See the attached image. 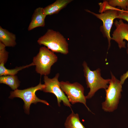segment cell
Wrapping results in <instances>:
<instances>
[{
	"mask_svg": "<svg viewBox=\"0 0 128 128\" xmlns=\"http://www.w3.org/2000/svg\"><path fill=\"white\" fill-rule=\"evenodd\" d=\"M40 45H43L54 52L67 55L69 52L68 44L66 39L58 32L48 29L37 40Z\"/></svg>",
	"mask_w": 128,
	"mask_h": 128,
	"instance_id": "1",
	"label": "cell"
},
{
	"mask_svg": "<svg viewBox=\"0 0 128 128\" xmlns=\"http://www.w3.org/2000/svg\"><path fill=\"white\" fill-rule=\"evenodd\" d=\"M82 65L87 87L90 89L86 96L87 99H90L99 89H107L110 79H105L103 78L101 76V70L99 68L94 71L91 70L85 61L83 62Z\"/></svg>",
	"mask_w": 128,
	"mask_h": 128,
	"instance_id": "2",
	"label": "cell"
},
{
	"mask_svg": "<svg viewBox=\"0 0 128 128\" xmlns=\"http://www.w3.org/2000/svg\"><path fill=\"white\" fill-rule=\"evenodd\" d=\"M111 78L108 88L105 89V100L102 103V108L105 111L111 112L116 110L122 91V85L111 72Z\"/></svg>",
	"mask_w": 128,
	"mask_h": 128,
	"instance_id": "3",
	"label": "cell"
},
{
	"mask_svg": "<svg viewBox=\"0 0 128 128\" xmlns=\"http://www.w3.org/2000/svg\"><path fill=\"white\" fill-rule=\"evenodd\" d=\"M58 59L54 52L45 46L40 48L38 53L33 58V63L36 66L35 70L41 75H47L50 73L51 68Z\"/></svg>",
	"mask_w": 128,
	"mask_h": 128,
	"instance_id": "4",
	"label": "cell"
},
{
	"mask_svg": "<svg viewBox=\"0 0 128 128\" xmlns=\"http://www.w3.org/2000/svg\"><path fill=\"white\" fill-rule=\"evenodd\" d=\"M45 87L44 84H42L40 82L38 85L34 87L22 90L17 89L11 91L9 98L13 99L17 97L22 99L24 102L23 108L25 112L28 114L29 113L30 106L32 103L36 104L38 102H40L47 105H49L46 101L39 99L35 94L37 91L39 90L42 91Z\"/></svg>",
	"mask_w": 128,
	"mask_h": 128,
	"instance_id": "5",
	"label": "cell"
},
{
	"mask_svg": "<svg viewBox=\"0 0 128 128\" xmlns=\"http://www.w3.org/2000/svg\"><path fill=\"white\" fill-rule=\"evenodd\" d=\"M60 85L70 103L72 104L77 103H82L89 111L93 114L86 105L87 98L84 95V89L82 85L77 82L72 83L68 81H63L60 82Z\"/></svg>",
	"mask_w": 128,
	"mask_h": 128,
	"instance_id": "6",
	"label": "cell"
},
{
	"mask_svg": "<svg viewBox=\"0 0 128 128\" xmlns=\"http://www.w3.org/2000/svg\"><path fill=\"white\" fill-rule=\"evenodd\" d=\"M59 76V73H57L52 78H49L47 75L44 76L43 81L45 87L42 91L45 92L52 93L55 95L57 97L59 106H60V103L62 101L65 106L71 108L72 105L60 88V82L58 80Z\"/></svg>",
	"mask_w": 128,
	"mask_h": 128,
	"instance_id": "7",
	"label": "cell"
},
{
	"mask_svg": "<svg viewBox=\"0 0 128 128\" xmlns=\"http://www.w3.org/2000/svg\"><path fill=\"white\" fill-rule=\"evenodd\" d=\"M120 9L109 10L106 11L104 13L97 14L92 12L88 9L85 11L91 13L101 20L103 25L100 28L101 30L105 37L107 38L109 49L110 46V41L111 37L110 36V32L114 20L117 18L119 15V11Z\"/></svg>",
	"mask_w": 128,
	"mask_h": 128,
	"instance_id": "8",
	"label": "cell"
},
{
	"mask_svg": "<svg viewBox=\"0 0 128 128\" xmlns=\"http://www.w3.org/2000/svg\"><path fill=\"white\" fill-rule=\"evenodd\" d=\"M116 28L113 32L111 40H114L118 44L119 49L125 48V40L128 42V24L124 23L122 19L116 20L114 23ZM127 52L128 54V43Z\"/></svg>",
	"mask_w": 128,
	"mask_h": 128,
	"instance_id": "9",
	"label": "cell"
},
{
	"mask_svg": "<svg viewBox=\"0 0 128 128\" xmlns=\"http://www.w3.org/2000/svg\"><path fill=\"white\" fill-rule=\"evenodd\" d=\"M46 15L45 14L43 8L39 7L34 10L31 20L28 28L30 31L39 27H44L45 25V19Z\"/></svg>",
	"mask_w": 128,
	"mask_h": 128,
	"instance_id": "10",
	"label": "cell"
},
{
	"mask_svg": "<svg viewBox=\"0 0 128 128\" xmlns=\"http://www.w3.org/2000/svg\"><path fill=\"white\" fill-rule=\"evenodd\" d=\"M72 1V0H57L52 4L43 8L44 13L46 16L57 14Z\"/></svg>",
	"mask_w": 128,
	"mask_h": 128,
	"instance_id": "11",
	"label": "cell"
},
{
	"mask_svg": "<svg viewBox=\"0 0 128 128\" xmlns=\"http://www.w3.org/2000/svg\"><path fill=\"white\" fill-rule=\"evenodd\" d=\"M15 34L0 26V41L6 46L14 47L17 44Z\"/></svg>",
	"mask_w": 128,
	"mask_h": 128,
	"instance_id": "12",
	"label": "cell"
},
{
	"mask_svg": "<svg viewBox=\"0 0 128 128\" xmlns=\"http://www.w3.org/2000/svg\"><path fill=\"white\" fill-rule=\"evenodd\" d=\"M72 113L66 118L64 124L65 128H85L80 122L79 115L75 113L72 110Z\"/></svg>",
	"mask_w": 128,
	"mask_h": 128,
	"instance_id": "13",
	"label": "cell"
},
{
	"mask_svg": "<svg viewBox=\"0 0 128 128\" xmlns=\"http://www.w3.org/2000/svg\"><path fill=\"white\" fill-rule=\"evenodd\" d=\"M0 83L8 85L14 90L20 86V82L16 75H7L0 76Z\"/></svg>",
	"mask_w": 128,
	"mask_h": 128,
	"instance_id": "14",
	"label": "cell"
},
{
	"mask_svg": "<svg viewBox=\"0 0 128 128\" xmlns=\"http://www.w3.org/2000/svg\"><path fill=\"white\" fill-rule=\"evenodd\" d=\"M3 64H0V76H2L7 75H15L19 71L31 66H34L32 62L28 65L19 67H16L12 69H7Z\"/></svg>",
	"mask_w": 128,
	"mask_h": 128,
	"instance_id": "15",
	"label": "cell"
},
{
	"mask_svg": "<svg viewBox=\"0 0 128 128\" xmlns=\"http://www.w3.org/2000/svg\"><path fill=\"white\" fill-rule=\"evenodd\" d=\"M111 6L116 8L117 6L121 8V10L128 11V0H107Z\"/></svg>",
	"mask_w": 128,
	"mask_h": 128,
	"instance_id": "16",
	"label": "cell"
},
{
	"mask_svg": "<svg viewBox=\"0 0 128 128\" xmlns=\"http://www.w3.org/2000/svg\"><path fill=\"white\" fill-rule=\"evenodd\" d=\"M5 47L0 41V64H4L8 60L9 53L6 50Z\"/></svg>",
	"mask_w": 128,
	"mask_h": 128,
	"instance_id": "17",
	"label": "cell"
},
{
	"mask_svg": "<svg viewBox=\"0 0 128 128\" xmlns=\"http://www.w3.org/2000/svg\"><path fill=\"white\" fill-rule=\"evenodd\" d=\"M100 6L99 12L100 13H102L106 11L112 9H117L118 8L113 7L110 6L107 0L104 1L103 2L98 3Z\"/></svg>",
	"mask_w": 128,
	"mask_h": 128,
	"instance_id": "18",
	"label": "cell"
},
{
	"mask_svg": "<svg viewBox=\"0 0 128 128\" xmlns=\"http://www.w3.org/2000/svg\"><path fill=\"white\" fill-rule=\"evenodd\" d=\"M119 12V15L117 18L124 20L128 22V11L120 9Z\"/></svg>",
	"mask_w": 128,
	"mask_h": 128,
	"instance_id": "19",
	"label": "cell"
},
{
	"mask_svg": "<svg viewBox=\"0 0 128 128\" xmlns=\"http://www.w3.org/2000/svg\"><path fill=\"white\" fill-rule=\"evenodd\" d=\"M128 78V70L126 73L123 74L120 78V81L122 85L126 79Z\"/></svg>",
	"mask_w": 128,
	"mask_h": 128,
	"instance_id": "20",
	"label": "cell"
}]
</instances>
